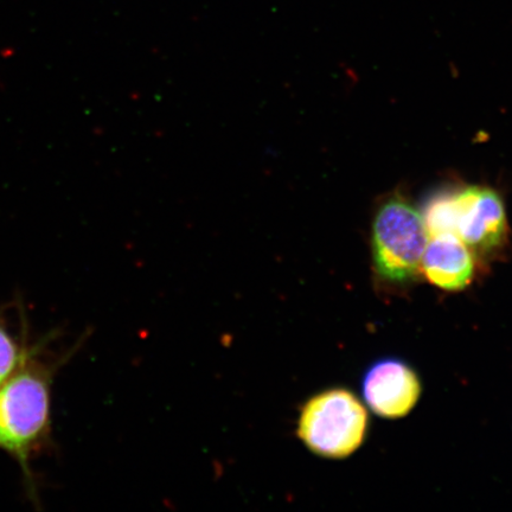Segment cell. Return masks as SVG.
I'll return each mask as SVG.
<instances>
[{"mask_svg": "<svg viewBox=\"0 0 512 512\" xmlns=\"http://www.w3.org/2000/svg\"><path fill=\"white\" fill-rule=\"evenodd\" d=\"M42 345L30 347L21 366L0 386V451L21 467L25 486L37 502L31 460L51 441V387L60 361L42 357Z\"/></svg>", "mask_w": 512, "mask_h": 512, "instance_id": "1", "label": "cell"}, {"mask_svg": "<svg viewBox=\"0 0 512 512\" xmlns=\"http://www.w3.org/2000/svg\"><path fill=\"white\" fill-rule=\"evenodd\" d=\"M368 428L366 408L345 389H330L307 401L300 412L297 433L319 457L343 459L363 444Z\"/></svg>", "mask_w": 512, "mask_h": 512, "instance_id": "2", "label": "cell"}, {"mask_svg": "<svg viewBox=\"0 0 512 512\" xmlns=\"http://www.w3.org/2000/svg\"><path fill=\"white\" fill-rule=\"evenodd\" d=\"M430 234L424 215L405 197L395 195L377 209L373 255L377 273L393 283H407L421 268Z\"/></svg>", "mask_w": 512, "mask_h": 512, "instance_id": "3", "label": "cell"}, {"mask_svg": "<svg viewBox=\"0 0 512 512\" xmlns=\"http://www.w3.org/2000/svg\"><path fill=\"white\" fill-rule=\"evenodd\" d=\"M454 236L479 252H491L507 238V215L495 190L471 185L452 192Z\"/></svg>", "mask_w": 512, "mask_h": 512, "instance_id": "4", "label": "cell"}, {"mask_svg": "<svg viewBox=\"0 0 512 512\" xmlns=\"http://www.w3.org/2000/svg\"><path fill=\"white\" fill-rule=\"evenodd\" d=\"M362 388L371 411L386 419L411 413L421 394L418 375L408 364L394 358L373 364L364 375Z\"/></svg>", "mask_w": 512, "mask_h": 512, "instance_id": "5", "label": "cell"}, {"mask_svg": "<svg viewBox=\"0 0 512 512\" xmlns=\"http://www.w3.org/2000/svg\"><path fill=\"white\" fill-rule=\"evenodd\" d=\"M421 270L433 285L460 291L470 284L475 261L470 248L457 236H433L422 256Z\"/></svg>", "mask_w": 512, "mask_h": 512, "instance_id": "6", "label": "cell"}, {"mask_svg": "<svg viewBox=\"0 0 512 512\" xmlns=\"http://www.w3.org/2000/svg\"><path fill=\"white\" fill-rule=\"evenodd\" d=\"M29 349L27 330H23V337L19 341L11 334L6 320L0 316V386L21 366Z\"/></svg>", "mask_w": 512, "mask_h": 512, "instance_id": "7", "label": "cell"}]
</instances>
